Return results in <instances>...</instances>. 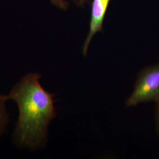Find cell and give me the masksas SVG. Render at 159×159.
Instances as JSON below:
<instances>
[{
    "label": "cell",
    "instance_id": "6da1fadb",
    "mask_svg": "<svg viewBox=\"0 0 159 159\" xmlns=\"http://www.w3.org/2000/svg\"><path fill=\"white\" fill-rule=\"evenodd\" d=\"M40 77L37 73L25 75L7 96L18 108L15 142L31 149L45 144L48 125L56 115L54 95L41 85Z\"/></svg>",
    "mask_w": 159,
    "mask_h": 159
},
{
    "label": "cell",
    "instance_id": "7a4b0ae2",
    "mask_svg": "<svg viewBox=\"0 0 159 159\" xmlns=\"http://www.w3.org/2000/svg\"><path fill=\"white\" fill-rule=\"evenodd\" d=\"M159 98V63L139 73L131 94L125 101L128 107L143 102H156Z\"/></svg>",
    "mask_w": 159,
    "mask_h": 159
},
{
    "label": "cell",
    "instance_id": "3957f363",
    "mask_svg": "<svg viewBox=\"0 0 159 159\" xmlns=\"http://www.w3.org/2000/svg\"><path fill=\"white\" fill-rule=\"evenodd\" d=\"M110 0H93L91 5L90 28L83 47V54L87 56L89 47L93 37L102 31L103 22Z\"/></svg>",
    "mask_w": 159,
    "mask_h": 159
},
{
    "label": "cell",
    "instance_id": "277c9868",
    "mask_svg": "<svg viewBox=\"0 0 159 159\" xmlns=\"http://www.w3.org/2000/svg\"><path fill=\"white\" fill-rule=\"evenodd\" d=\"M8 100L7 96L0 94V134L3 132L8 123V115L6 110V102Z\"/></svg>",
    "mask_w": 159,
    "mask_h": 159
},
{
    "label": "cell",
    "instance_id": "5b68a950",
    "mask_svg": "<svg viewBox=\"0 0 159 159\" xmlns=\"http://www.w3.org/2000/svg\"><path fill=\"white\" fill-rule=\"evenodd\" d=\"M74 1L78 2L80 4H83L86 0H74ZM51 3L57 7L66 10L68 7V2L67 0H51Z\"/></svg>",
    "mask_w": 159,
    "mask_h": 159
},
{
    "label": "cell",
    "instance_id": "8992f818",
    "mask_svg": "<svg viewBox=\"0 0 159 159\" xmlns=\"http://www.w3.org/2000/svg\"><path fill=\"white\" fill-rule=\"evenodd\" d=\"M156 115H155V120H156V129L157 135L159 136V98L156 102Z\"/></svg>",
    "mask_w": 159,
    "mask_h": 159
}]
</instances>
